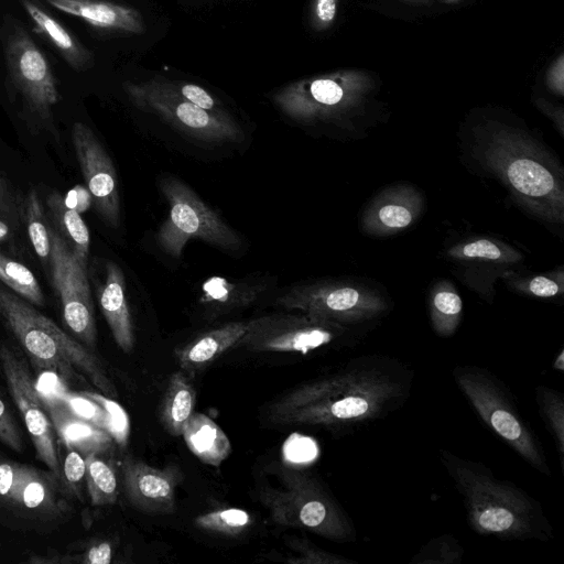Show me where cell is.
Masks as SVG:
<instances>
[{"mask_svg": "<svg viewBox=\"0 0 564 564\" xmlns=\"http://www.w3.org/2000/svg\"><path fill=\"white\" fill-rule=\"evenodd\" d=\"M291 547L296 552V556L286 558L292 564H352L355 561L343 557L338 554L329 553L314 545L312 542L303 539H293Z\"/></svg>", "mask_w": 564, "mask_h": 564, "instance_id": "obj_38", "label": "cell"}, {"mask_svg": "<svg viewBox=\"0 0 564 564\" xmlns=\"http://www.w3.org/2000/svg\"><path fill=\"white\" fill-rule=\"evenodd\" d=\"M113 549L110 542L99 541L90 545L75 562L84 564H109Z\"/></svg>", "mask_w": 564, "mask_h": 564, "instance_id": "obj_44", "label": "cell"}, {"mask_svg": "<svg viewBox=\"0 0 564 564\" xmlns=\"http://www.w3.org/2000/svg\"><path fill=\"white\" fill-rule=\"evenodd\" d=\"M43 402L55 433L66 447L74 448L84 456L100 454L111 447L113 440L104 429L76 415L63 400L52 398Z\"/></svg>", "mask_w": 564, "mask_h": 564, "instance_id": "obj_20", "label": "cell"}, {"mask_svg": "<svg viewBox=\"0 0 564 564\" xmlns=\"http://www.w3.org/2000/svg\"><path fill=\"white\" fill-rule=\"evenodd\" d=\"M26 465L12 462H0V499L12 502L14 494L21 484Z\"/></svg>", "mask_w": 564, "mask_h": 564, "instance_id": "obj_42", "label": "cell"}, {"mask_svg": "<svg viewBox=\"0 0 564 564\" xmlns=\"http://www.w3.org/2000/svg\"><path fill=\"white\" fill-rule=\"evenodd\" d=\"M0 323L37 369L54 372L65 381L76 378V369L102 394L112 399L118 395L111 378L90 349L3 286H0Z\"/></svg>", "mask_w": 564, "mask_h": 564, "instance_id": "obj_4", "label": "cell"}, {"mask_svg": "<svg viewBox=\"0 0 564 564\" xmlns=\"http://www.w3.org/2000/svg\"><path fill=\"white\" fill-rule=\"evenodd\" d=\"M72 142L82 175L95 208L111 227L120 226V198L113 163L90 127L76 121L72 127Z\"/></svg>", "mask_w": 564, "mask_h": 564, "instance_id": "obj_15", "label": "cell"}, {"mask_svg": "<svg viewBox=\"0 0 564 564\" xmlns=\"http://www.w3.org/2000/svg\"><path fill=\"white\" fill-rule=\"evenodd\" d=\"M66 448L63 463H61V482L70 494L82 499L80 486L86 474L85 456L74 448Z\"/></svg>", "mask_w": 564, "mask_h": 564, "instance_id": "obj_39", "label": "cell"}, {"mask_svg": "<svg viewBox=\"0 0 564 564\" xmlns=\"http://www.w3.org/2000/svg\"><path fill=\"white\" fill-rule=\"evenodd\" d=\"M58 399L63 400L76 415L106 431L105 412L96 401L82 392L73 393L67 390Z\"/></svg>", "mask_w": 564, "mask_h": 564, "instance_id": "obj_40", "label": "cell"}, {"mask_svg": "<svg viewBox=\"0 0 564 564\" xmlns=\"http://www.w3.org/2000/svg\"><path fill=\"white\" fill-rule=\"evenodd\" d=\"M0 218L7 220L15 230L23 223V200L11 182L0 174Z\"/></svg>", "mask_w": 564, "mask_h": 564, "instance_id": "obj_41", "label": "cell"}, {"mask_svg": "<svg viewBox=\"0 0 564 564\" xmlns=\"http://www.w3.org/2000/svg\"><path fill=\"white\" fill-rule=\"evenodd\" d=\"M464 557V547L451 534L430 539L410 560L411 564H459Z\"/></svg>", "mask_w": 564, "mask_h": 564, "instance_id": "obj_35", "label": "cell"}, {"mask_svg": "<svg viewBox=\"0 0 564 564\" xmlns=\"http://www.w3.org/2000/svg\"><path fill=\"white\" fill-rule=\"evenodd\" d=\"M429 311L431 326L443 338L453 336L463 316V301L454 284L440 280L430 290Z\"/></svg>", "mask_w": 564, "mask_h": 564, "instance_id": "obj_27", "label": "cell"}, {"mask_svg": "<svg viewBox=\"0 0 564 564\" xmlns=\"http://www.w3.org/2000/svg\"><path fill=\"white\" fill-rule=\"evenodd\" d=\"M276 305L346 326L372 322L392 308L389 294L362 279H323L296 284Z\"/></svg>", "mask_w": 564, "mask_h": 564, "instance_id": "obj_8", "label": "cell"}, {"mask_svg": "<svg viewBox=\"0 0 564 564\" xmlns=\"http://www.w3.org/2000/svg\"><path fill=\"white\" fill-rule=\"evenodd\" d=\"M460 161L496 181L528 216L551 228L564 224V167L541 138L489 121L467 128L457 141Z\"/></svg>", "mask_w": 564, "mask_h": 564, "instance_id": "obj_2", "label": "cell"}, {"mask_svg": "<svg viewBox=\"0 0 564 564\" xmlns=\"http://www.w3.org/2000/svg\"><path fill=\"white\" fill-rule=\"evenodd\" d=\"M0 442L15 452H21L23 448V442L20 430L1 397Z\"/></svg>", "mask_w": 564, "mask_h": 564, "instance_id": "obj_43", "label": "cell"}, {"mask_svg": "<svg viewBox=\"0 0 564 564\" xmlns=\"http://www.w3.org/2000/svg\"><path fill=\"white\" fill-rule=\"evenodd\" d=\"M166 82L169 86L185 100L208 111L228 112L223 102L204 87L182 79L166 78Z\"/></svg>", "mask_w": 564, "mask_h": 564, "instance_id": "obj_37", "label": "cell"}, {"mask_svg": "<svg viewBox=\"0 0 564 564\" xmlns=\"http://www.w3.org/2000/svg\"><path fill=\"white\" fill-rule=\"evenodd\" d=\"M259 498L280 525L307 530L336 542L356 539V529L345 510L317 479L304 471L283 469L281 485L262 488Z\"/></svg>", "mask_w": 564, "mask_h": 564, "instance_id": "obj_6", "label": "cell"}, {"mask_svg": "<svg viewBox=\"0 0 564 564\" xmlns=\"http://www.w3.org/2000/svg\"><path fill=\"white\" fill-rule=\"evenodd\" d=\"M354 339L350 326L305 313H276L248 321V329L238 346L258 352L308 354L352 344Z\"/></svg>", "mask_w": 564, "mask_h": 564, "instance_id": "obj_11", "label": "cell"}, {"mask_svg": "<svg viewBox=\"0 0 564 564\" xmlns=\"http://www.w3.org/2000/svg\"><path fill=\"white\" fill-rule=\"evenodd\" d=\"M336 0H315L313 17L317 24L327 25L336 15Z\"/></svg>", "mask_w": 564, "mask_h": 564, "instance_id": "obj_46", "label": "cell"}, {"mask_svg": "<svg viewBox=\"0 0 564 564\" xmlns=\"http://www.w3.org/2000/svg\"><path fill=\"white\" fill-rule=\"evenodd\" d=\"M452 373L482 422L531 467L550 476L542 447L503 382L489 370L474 365L456 366Z\"/></svg>", "mask_w": 564, "mask_h": 564, "instance_id": "obj_7", "label": "cell"}, {"mask_svg": "<svg viewBox=\"0 0 564 564\" xmlns=\"http://www.w3.org/2000/svg\"><path fill=\"white\" fill-rule=\"evenodd\" d=\"M123 90L140 110L152 113L183 133L208 142L237 141L243 135L229 112L205 110L177 95L164 76L126 82Z\"/></svg>", "mask_w": 564, "mask_h": 564, "instance_id": "obj_9", "label": "cell"}, {"mask_svg": "<svg viewBox=\"0 0 564 564\" xmlns=\"http://www.w3.org/2000/svg\"><path fill=\"white\" fill-rule=\"evenodd\" d=\"M23 221L26 226L31 246L47 273L52 246L50 223L35 188H31L23 199Z\"/></svg>", "mask_w": 564, "mask_h": 564, "instance_id": "obj_29", "label": "cell"}, {"mask_svg": "<svg viewBox=\"0 0 564 564\" xmlns=\"http://www.w3.org/2000/svg\"><path fill=\"white\" fill-rule=\"evenodd\" d=\"M413 378V370L393 357L362 355L279 398L269 405L267 415L280 425L351 432L401 408Z\"/></svg>", "mask_w": 564, "mask_h": 564, "instance_id": "obj_1", "label": "cell"}, {"mask_svg": "<svg viewBox=\"0 0 564 564\" xmlns=\"http://www.w3.org/2000/svg\"><path fill=\"white\" fill-rule=\"evenodd\" d=\"M535 400L540 415L550 431L558 452L561 467L564 466V398L550 387L535 388Z\"/></svg>", "mask_w": 564, "mask_h": 564, "instance_id": "obj_33", "label": "cell"}, {"mask_svg": "<svg viewBox=\"0 0 564 564\" xmlns=\"http://www.w3.org/2000/svg\"><path fill=\"white\" fill-rule=\"evenodd\" d=\"M86 460V485L93 506L113 505L118 499V479L113 467L99 457L88 454Z\"/></svg>", "mask_w": 564, "mask_h": 564, "instance_id": "obj_31", "label": "cell"}, {"mask_svg": "<svg viewBox=\"0 0 564 564\" xmlns=\"http://www.w3.org/2000/svg\"><path fill=\"white\" fill-rule=\"evenodd\" d=\"M248 329V322H230L207 330L175 350L180 368L194 377L226 350L238 346Z\"/></svg>", "mask_w": 564, "mask_h": 564, "instance_id": "obj_21", "label": "cell"}, {"mask_svg": "<svg viewBox=\"0 0 564 564\" xmlns=\"http://www.w3.org/2000/svg\"><path fill=\"white\" fill-rule=\"evenodd\" d=\"M20 3L30 17L34 29L55 47L74 70L83 73L94 66L95 58L91 51L37 0H20Z\"/></svg>", "mask_w": 564, "mask_h": 564, "instance_id": "obj_22", "label": "cell"}, {"mask_svg": "<svg viewBox=\"0 0 564 564\" xmlns=\"http://www.w3.org/2000/svg\"><path fill=\"white\" fill-rule=\"evenodd\" d=\"M46 209L50 224L59 232L79 263L88 270L90 235L80 213L68 206L57 191L47 195Z\"/></svg>", "mask_w": 564, "mask_h": 564, "instance_id": "obj_24", "label": "cell"}, {"mask_svg": "<svg viewBox=\"0 0 564 564\" xmlns=\"http://www.w3.org/2000/svg\"><path fill=\"white\" fill-rule=\"evenodd\" d=\"M64 198L68 206L79 213L85 212L93 202L89 191L82 185H76L70 188Z\"/></svg>", "mask_w": 564, "mask_h": 564, "instance_id": "obj_45", "label": "cell"}, {"mask_svg": "<svg viewBox=\"0 0 564 564\" xmlns=\"http://www.w3.org/2000/svg\"><path fill=\"white\" fill-rule=\"evenodd\" d=\"M265 290V285L246 281H229L223 276H212L202 285L199 303L210 313H227L249 306Z\"/></svg>", "mask_w": 564, "mask_h": 564, "instance_id": "obj_26", "label": "cell"}, {"mask_svg": "<svg viewBox=\"0 0 564 564\" xmlns=\"http://www.w3.org/2000/svg\"><path fill=\"white\" fill-rule=\"evenodd\" d=\"M121 471L126 496L134 508L152 514L174 510L176 487L183 478L178 467L158 468L128 456Z\"/></svg>", "mask_w": 564, "mask_h": 564, "instance_id": "obj_17", "label": "cell"}, {"mask_svg": "<svg viewBox=\"0 0 564 564\" xmlns=\"http://www.w3.org/2000/svg\"><path fill=\"white\" fill-rule=\"evenodd\" d=\"M160 188L169 203V217L156 239L161 249L178 258L186 242L198 238L216 247L235 250L241 245L237 232L206 205L185 183L174 176L163 177Z\"/></svg>", "mask_w": 564, "mask_h": 564, "instance_id": "obj_10", "label": "cell"}, {"mask_svg": "<svg viewBox=\"0 0 564 564\" xmlns=\"http://www.w3.org/2000/svg\"><path fill=\"white\" fill-rule=\"evenodd\" d=\"M512 292L536 299H554L564 294V270L562 267L536 274H522L519 270L502 279Z\"/></svg>", "mask_w": 564, "mask_h": 564, "instance_id": "obj_30", "label": "cell"}, {"mask_svg": "<svg viewBox=\"0 0 564 564\" xmlns=\"http://www.w3.org/2000/svg\"><path fill=\"white\" fill-rule=\"evenodd\" d=\"M82 393L96 401L102 408L106 417L107 433L116 443L126 446L130 433V423L124 409L112 398L102 393L91 391H83Z\"/></svg>", "mask_w": 564, "mask_h": 564, "instance_id": "obj_36", "label": "cell"}, {"mask_svg": "<svg viewBox=\"0 0 564 564\" xmlns=\"http://www.w3.org/2000/svg\"><path fill=\"white\" fill-rule=\"evenodd\" d=\"M58 11L80 19L93 29L115 37H144L150 30L145 11L117 0H45Z\"/></svg>", "mask_w": 564, "mask_h": 564, "instance_id": "obj_18", "label": "cell"}, {"mask_svg": "<svg viewBox=\"0 0 564 564\" xmlns=\"http://www.w3.org/2000/svg\"><path fill=\"white\" fill-rule=\"evenodd\" d=\"M444 256L455 275L488 303L498 279L519 270L523 254L509 243L488 236H473L449 246Z\"/></svg>", "mask_w": 564, "mask_h": 564, "instance_id": "obj_13", "label": "cell"}, {"mask_svg": "<svg viewBox=\"0 0 564 564\" xmlns=\"http://www.w3.org/2000/svg\"><path fill=\"white\" fill-rule=\"evenodd\" d=\"M104 269V280L96 283L99 306L117 346L128 354L134 346V332L124 275L121 268L111 260L105 262Z\"/></svg>", "mask_w": 564, "mask_h": 564, "instance_id": "obj_19", "label": "cell"}, {"mask_svg": "<svg viewBox=\"0 0 564 564\" xmlns=\"http://www.w3.org/2000/svg\"><path fill=\"white\" fill-rule=\"evenodd\" d=\"M59 480L50 471L26 467L12 502L29 510L52 512L56 507V485Z\"/></svg>", "mask_w": 564, "mask_h": 564, "instance_id": "obj_28", "label": "cell"}, {"mask_svg": "<svg viewBox=\"0 0 564 564\" xmlns=\"http://www.w3.org/2000/svg\"><path fill=\"white\" fill-rule=\"evenodd\" d=\"M50 232L52 246L47 274L59 302L64 324L79 343L91 350L96 347L97 327L88 270L51 224Z\"/></svg>", "mask_w": 564, "mask_h": 564, "instance_id": "obj_12", "label": "cell"}, {"mask_svg": "<svg viewBox=\"0 0 564 564\" xmlns=\"http://www.w3.org/2000/svg\"><path fill=\"white\" fill-rule=\"evenodd\" d=\"M15 231L7 220L0 218V243L10 240Z\"/></svg>", "mask_w": 564, "mask_h": 564, "instance_id": "obj_47", "label": "cell"}, {"mask_svg": "<svg viewBox=\"0 0 564 564\" xmlns=\"http://www.w3.org/2000/svg\"><path fill=\"white\" fill-rule=\"evenodd\" d=\"M553 368L558 371L564 370V351H563V349L558 352L557 357L554 359Z\"/></svg>", "mask_w": 564, "mask_h": 564, "instance_id": "obj_48", "label": "cell"}, {"mask_svg": "<svg viewBox=\"0 0 564 564\" xmlns=\"http://www.w3.org/2000/svg\"><path fill=\"white\" fill-rule=\"evenodd\" d=\"M425 210L423 192L411 183H394L376 193L359 216V230L388 237L413 226Z\"/></svg>", "mask_w": 564, "mask_h": 564, "instance_id": "obj_16", "label": "cell"}, {"mask_svg": "<svg viewBox=\"0 0 564 564\" xmlns=\"http://www.w3.org/2000/svg\"><path fill=\"white\" fill-rule=\"evenodd\" d=\"M202 530L223 535L236 536L253 523L252 517L240 508H224L203 513L194 520Z\"/></svg>", "mask_w": 564, "mask_h": 564, "instance_id": "obj_34", "label": "cell"}, {"mask_svg": "<svg viewBox=\"0 0 564 564\" xmlns=\"http://www.w3.org/2000/svg\"><path fill=\"white\" fill-rule=\"evenodd\" d=\"M191 378L182 369L174 372L163 395L160 420L166 432L173 436L182 435L194 413L196 391Z\"/></svg>", "mask_w": 564, "mask_h": 564, "instance_id": "obj_25", "label": "cell"}, {"mask_svg": "<svg viewBox=\"0 0 564 564\" xmlns=\"http://www.w3.org/2000/svg\"><path fill=\"white\" fill-rule=\"evenodd\" d=\"M2 42L7 87L19 104L20 117L33 134L48 132L58 141L53 109L59 101V94L46 56L12 15L4 18Z\"/></svg>", "mask_w": 564, "mask_h": 564, "instance_id": "obj_5", "label": "cell"}, {"mask_svg": "<svg viewBox=\"0 0 564 564\" xmlns=\"http://www.w3.org/2000/svg\"><path fill=\"white\" fill-rule=\"evenodd\" d=\"M182 435L188 449L213 467H219L232 451L227 434L204 413L194 412Z\"/></svg>", "mask_w": 564, "mask_h": 564, "instance_id": "obj_23", "label": "cell"}, {"mask_svg": "<svg viewBox=\"0 0 564 564\" xmlns=\"http://www.w3.org/2000/svg\"><path fill=\"white\" fill-rule=\"evenodd\" d=\"M440 459L463 499L474 532L500 540L547 541L553 536L540 502L522 488L447 449L440 451Z\"/></svg>", "mask_w": 564, "mask_h": 564, "instance_id": "obj_3", "label": "cell"}, {"mask_svg": "<svg viewBox=\"0 0 564 564\" xmlns=\"http://www.w3.org/2000/svg\"><path fill=\"white\" fill-rule=\"evenodd\" d=\"M0 364L11 397L21 412L22 420L34 445L37 458L61 482V460L56 433L44 410V402L36 389L24 360L7 344H0Z\"/></svg>", "mask_w": 564, "mask_h": 564, "instance_id": "obj_14", "label": "cell"}, {"mask_svg": "<svg viewBox=\"0 0 564 564\" xmlns=\"http://www.w3.org/2000/svg\"><path fill=\"white\" fill-rule=\"evenodd\" d=\"M0 281L8 290L34 306L45 305L43 290L34 273L21 262L1 252Z\"/></svg>", "mask_w": 564, "mask_h": 564, "instance_id": "obj_32", "label": "cell"}]
</instances>
